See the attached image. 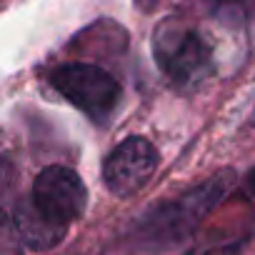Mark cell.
Masks as SVG:
<instances>
[{
    "label": "cell",
    "instance_id": "6da1fadb",
    "mask_svg": "<svg viewBox=\"0 0 255 255\" xmlns=\"http://www.w3.org/2000/svg\"><path fill=\"white\" fill-rule=\"evenodd\" d=\"M233 185H235L233 170H223L213 175L208 183L178 195L170 203L148 210L138 220L135 235L140 238V243H150V245H170L185 240L200 225V220L233 190Z\"/></svg>",
    "mask_w": 255,
    "mask_h": 255
},
{
    "label": "cell",
    "instance_id": "7a4b0ae2",
    "mask_svg": "<svg viewBox=\"0 0 255 255\" xmlns=\"http://www.w3.org/2000/svg\"><path fill=\"white\" fill-rule=\"evenodd\" d=\"M153 55L158 68L178 88H198L213 73V48L193 25L168 18L153 33Z\"/></svg>",
    "mask_w": 255,
    "mask_h": 255
},
{
    "label": "cell",
    "instance_id": "3957f363",
    "mask_svg": "<svg viewBox=\"0 0 255 255\" xmlns=\"http://www.w3.org/2000/svg\"><path fill=\"white\" fill-rule=\"evenodd\" d=\"M48 80L68 103H73L95 123H105L120 100V83L105 68L93 63L58 65L50 70Z\"/></svg>",
    "mask_w": 255,
    "mask_h": 255
},
{
    "label": "cell",
    "instance_id": "277c9868",
    "mask_svg": "<svg viewBox=\"0 0 255 255\" xmlns=\"http://www.w3.org/2000/svg\"><path fill=\"white\" fill-rule=\"evenodd\" d=\"M30 198L45 218L70 228V223H75L85 213L88 188L73 168L48 165L33 180Z\"/></svg>",
    "mask_w": 255,
    "mask_h": 255
},
{
    "label": "cell",
    "instance_id": "5b68a950",
    "mask_svg": "<svg viewBox=\"0 0 255 255\" xmlns=\"http://www.w3.org/2000/svg\"><path fill=\"white\" fill-rule=\"evenodd\" d=\"M158 168V150L150 140L133 135L123 140L103 163V183L115 198H130L140 193Z\"/></svg>",
    "mask_w": 255,
    "mask_h": 255
},
{
    "label": "cell",
    "instance_id": "8992f818",
    "mask_svg": "<svg viewBox=\"0 0 255 255\" xmlns=\"http://www.w3.org/2000/svg\"><path fill=\"white\" fill-rule=\"evenodd\" d=\"M10 220H13V228L18 233V238L23 240L25 248L30 250H50L55 245H60V240L65 238L68 228L65 225H58L53 223L50 218H45L38 205L33 203L30 195L25 198H18L15 208L8 213Z\"/></svg>",
    "mask_w": 255,
    "mask_h": 255
},
{
    "label": "cell",
    "instance_id": "52a82bcc",
    "mask_svg": "<svg viewBox=\"0 0 255 255\" xmlns=\"http://www.w3.org/2000/svg\"><path fill=\"white\" fill-rule=\"evenodd\" d=\"M200 3L223 23L243 25L255 20V0H200Z\"/></svg>",
    "mask_w": 255,
    "mask_h": 255
},
{
    "label": "cell",
    "instance_id": "ba28073f",
    "mask_svg": "<svg viewBox=\"0 0 255 255\" xmlns=\"http://www.w3.org/2000/svg\"><path fill=\"white\" fill-rule=\"evenodd\" d=\"M245 190L255 198V168H253V170L248 173V178H245Z\"/></svg>",
    "mask_w": 255,
    "mask_h": 255
}]
</instances>
